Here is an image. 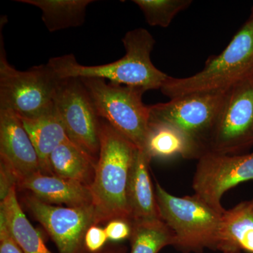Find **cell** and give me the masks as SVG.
<instances>
[{"label":"cell","instance_id":"obj_25","mask_svg":"<svg viewBox=\"0 0 253 253\" xmlns=\"http://www.w3.org/2000/svg\"><path fill=\"white\" fill-rule=\"evenodd\" d=\"M0 200L3 201L13 188L17 187L18 178L14 171L3 161H0Z\"/></svg>","mask_w":253,"mask_h":253},{"label":"cell","instance_id":"obj_11","mask_svg":"<svg viewBox=\"0 0 253 253\" xmlns=\"http://www.w3.org/2000/svg\"><path fill=\"white\" fill-rule=\"evenodd\" d=\"M24 203L47 231L60 253H81L86 231L96 224L93 205L60 207L43 202L33 195L26 196Z\"/></svg>","mask_w":253,"mask_h":253},{"label":"cell","instance_id":"obj_6","mask_svg":"<svg viewBox=\"0 0 253 253\" xmlns=\"http://www.w3.org/2000/svg\"><path fill=\"white\" fill-rule=\"evenodd\" d=\"M1 31L0 109L9 110L20 119H35L54 106L59 78L49 65L18 71L6 59Z\"/></svg>","mask_w":253,"mask_h":253},{"label":"cell","instance_id":"obj_17","mask_svg":"<svg viewBox=\"0 0 253 253\" xmlns=\"http://www.w3.org/2000/svg\"><path fill=\"white\" fill-rule=\"evenodd\" d=\"M144 150L151 159L200 158L199 151L186 134L172 125L159 121H150Z\"/></svg>","mask_w":253,"mask_h":253},{"label":"cell","instance_id":"obj_18","mask_svg":"<svg viewBox=\"0 0 253 253\" xmlns=\"http://www.w3.org/2000/svg\"><path fill=\"white\" fill-rule=\"evenodd\" d=\"M16 186L0 204L10 234L23 253H52L46 248L41 233L32 225L18 203Z\"/></svg>","mask_w":253,"mask_h":253},{"label":"cell","instance_id":"obj_13","mask_svg":"<svg viewBox=\"0 0 253 253\" xmlns=\"http://www.w3.org/2000/svg\"><path fill=\"white\" fill-rule=\"evenodd\" d=\"M17 187L31 191L32 195L46 204H65L71 208L92 205L89 185L44 174L41 171L20 181Z\"/></svg>","mask_w":253,"mask_h":253},{"label":"cell","instance_id":"obj_21","mask_svg":"<svg viewBox=\"0 0 253 253\" xmlns=\"http://www.w3.org/2000/svg\"><path fill=\"white\" fill-rule=\"evenodd\" d=\"M130 253H158L175 246V236L162 219L131 221Z\"/></svg>","mask_w":253,"mask_h":253},{"label":"cell","instance_id":"obj_16","mask_svg":"<svg viewBox=\"0 0 253 253\" xmlns=\"http://www.w3.org/2000/svg\"><path fill=\"white\" fill-rule=\"evenodd\" d=\"M217 251L253 253V213L249 201L222 213Z\"/></svg>","mask_w":253,"mask_h":253},{"label":"cell","instance_id":"obj_5","mask_svg":"<svg viewBox=\"0 0 253 253\" xmlns=\"http://www.w3.org/2000/svg\"><path fill=\"white\" fill-rule=\"evenodd\" d=\"M89 91L100 118L138 149L144 150L150 122L149 106L143 103L146 89L106 83L96 78H79Z\"/></svg>","mask_w":253,"mask_h":253},{"label":"cell","instance_id":"obj_3","mask_svg":"<svg viewBox=\"0 0 253 253\" xmlns=\"http://www.w3.org/2000/svg\"><path fill=\"white\" fill-rule=\"evenodd\" d=\"M253 65V12L224 51L208 59L205 67L186 78L168 76L161 87L172 99L195 93L225 91Z\"/></svg>","mask_w":253,"mask_h":253},{"label":"cell","instance_id":"obj_22","mask_svg":"<svg viewBox=\"0 0 253 253\" xmlns=\"http://www.w3.org/2000/svg\"><path fill=\"white\" fill-rule=\"evenodd\" d=\"M151 26L168 28L176 15L189 8L191 0H134Z\"/></svg>","mask_w":253,"mask_h":253},{"label":"cell","instance_id":"obj_19","mask_svg":"<svg viewBox=\"0 0 253 253\" xmlns=\"http://www.w3.org/2000/svg\"><path fill=\"white\" fill-rule=\"evenodd\" d=\"M96 159L69 140L60 145L50 156L52 175L90 185L94 178Z\"/></svg>","mask_w":253,"mask_h":253},{"label":"cell","instance_id":"obj_26","mask_svg":"<svg viewBox=\"0 0 253 253\" xmlns=\"http://www.w3.org/2000/svg\"><path fill=\"white\" fill-rule=\"evenodd\" d=\"M0 253H23L10 234L4 217L0 214Z\"/></svg>","mask_w":253,"mask_h":253},{"label":"cell","instance_id":"obj_9","mask_svg":"<svg viewBox=\"0 0 253 253\" xmlns=\"http://www.w3.org/2000/svg\"><path fill=\"white\" fill-rule=\"evenodd\" d=\"M54 104L69 139L96 159L99 154L101 118L81 78L60 79Z\"/></svg>","mask_w":253,"mask_h":253},{"label":"cell","instance_id":"obj_28","mask_svg":"<svg viewBox=\"0 0 253 253\" xmlns=\"http://www.w3.org/2000/svg\"><path fill=\"white\" fill-rule=\"evenodd\" d=\"M106 253H122V251H111Z\"/></svg>","mask_w":253,"mask_h":253},{"label":"cell","instance_id":"obj_4","mask_svg":"<svg viewBox=\"0 0 253 253\" xmlns=\"http://www.w3.org/2000/svg\"><path fill=\"white\" fill-rule=\"evenodd\" d=\"M155 194L161 217L175 236L174 247L186 253L217 251L222 213L197 195L177 197L158 183Z\"/></svg>","mask_w":253,"mask_h":253},{"label":"cell","instance_id":"obj_10","mask_svg":"<svg viewBox=\"0 0 253 253\" xmlns=\"http://www.w3.org/2000/svg\"><path fill=\"white\" fill-rule=\"evenodd\" d=\"M253 180V153L207 154L199 158L193 179L194 194L223 213V195L238 184Z\"/></svg>","mask_w":253,"mask_h":253},{"label":"cell","instance_id":"obj_15","mask_svg":"<svg viewBox=\"0 0 253 253\" xmlns=\"http://www.w3.org/2000/svg\"><path fill=\"white\" fill-rule=\"evenodd\" d=\"M20 120L36 148L41 163V172L52 175L50 168V156L60 145L71 140L54 104L40 117Z\"/></svg>","mask_w":253,"mask_h":253},{"label":"cell","instance_id":"obj_12","mask_svg":"<svg viewBox=\"0 0 253 253\" xmlns=\"http://www.w3.org/2000/svg\"><path fill=\"white\" fill-rule=\"evenodd\" d=\"M0 158L14 171L18 183L41 171L39 157L27 131L9 110L0 109Z\"/></svg>","mask_w":253,"mask_h":253},{"label":"cell","instance_id":"obj_2","mask_svg":"<svg viewBox=\"0 0 253 253\" xmlns=\"http://www.w3.org/2000/svg\"><path fill=\"white\" fill-rule=\"evenodd\" d=\"M126 54L123 58L99 66L80 64L73 54L52 58L47 64L60 79L69 78H96L123 85L146 89H160L168 76L158 69L151 55L156 41L144 28L128 31L123 38Z\"/></svg>","mask_w":253,"mask_h":253},{"label":"cell","instance_id":"obj_8","mask_svg":"<svg viewBox=\"0 0 253 253\" xmlns=\"http://www.w3.org/2000/svg\"><path fill=\"white\" fill-rule=\"evenodd\" d=\"M253 146V65L226 89L208 154L238 155Z\"/></svg>","mask_w":253,"mask_h":253},{"label":"cell","instance_id":"obj_23","mask_svg":"<svg viewBox=\"0 0 253 253\" xmlns=\"http://www.w3.org/2000/svg\"><path fill=\"white\" fill-rule=\"evenodd\" d=\"M104 229L109 241L114 242L124 241L130 238L131 222L126 219H113L108 222Z\"/></svg>","mask_w":253,"mask_h":253},{"label":"cell","instance_id":"obj_7","mask_svg":"<svg viewBox=\"0 0 253 253\" xmlns=\"http://www.w3.org/2000/svg\"><path fill=\"white\" fill-rule=\"evenodd\" d=\"M225 93L226 90L195 93L149 106L150 121L169 123L180 129L201 158L208 154Z\"/></svg>","mask_w":253,"mask_h":253},{"label":"cell","instance_id":"obj_14","mask_svg":"<svg viewBox=\"0 0 253 253\" xmlns=\"http://www.w3.org/2000/svg\"><path fill=\"white\" fill-rule=\"evenodd\" d=\"M151 160L144 150L138 149L131 168L126 195L131 221L162 219L149 175Z\"/></svg>","mask_w":253,"mask_h":253},{"label":"cell","instance_id":"obj_29","mask_svg":"<svg viewBox=\"0 0 253 253\" xmlns=\"http://www.w3.org/2000/svg\"><path fill=\"white\" fill-rule=\"evenodd\" d=\"M252 11H253V9H252Z\"/></svg>","mask_w":253,"mask_h":253},{"label":"cell","instance_id":"obj_1","mask_svg":"<svg viewBox=\"0 0 253 253\" xmlns=\"http://www.w3.org/2000/svg\"><path fill=\"white\" fill-rule=\"evenodd\" d=\"M99 154L92 182L96 224L116 219L131 221L127 203V187L138 148L101 119Z\"/></svg>","mask_w":253,"mask_h":253},{"label":"cell","instance_id":"obj_24","mask_svg":"<svg viewBox=\"0 0 253 253\" xmlns=\"http://www.w3.org/2000/svg\"><path fill=\"white\" fill-rule=\"evenodd\" d=\"M108 240L105 229L94 224L86 231L84 239V248L89 252L98 253L102 249Z\"/></svg>","mask_w":253,"mask_h":253},{"label":"cell","instance_id":"obj_27","mask_svg":"<svg viewBox=\"0 0 253 253\" xmlns=\"http://www.w3.org/2000/svg\"><path fill=\"white\" fill-rule=\"evenodd\" d=\"M250 206H251V210H252V212L253 213V198L251 201H249Z\"/></svg>","mask_w":253,"mask_h":253},{"label":"cell","instance_id":"obj_20","mask_svg":"<svg viewBox=\"0 0 253 253\" xmlns=\"http://www.w3.org/2000/svg\"><path fill=\"white\" fill-rule=\"evenodd\" d=\"M33 5L42 11V19L48 31H62L81 26L85 20L86 8L92 0H18Z\"/></svg>","mask_w":253,"mask_h":253}]
</instances>
